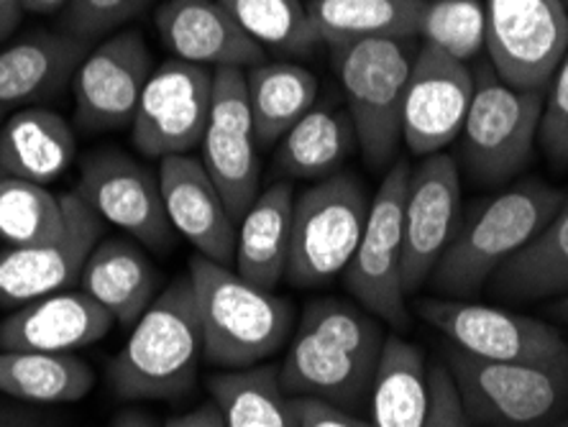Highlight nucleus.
Listing matches in <instances>:
<instances>
[{"mask_svg": "<svg viewBox=\"0 0 568 427\" xmlns=\"http://www.w3.org/2000/svg\"><path fill=\"white\" fill-rule=\"evenodd\" d=\"M369 205V192L351 172L333 174L295 195L284 279L305 289L323 287L346 272L362 241Z\"/></svg>", "mask_w": 568, "mask_h": 427, "instance_id": "obj_7", "label": "nucleus"}, {"mask_svg": "<svg viewBox=\"0 0 568 427\" xmlns=\"http://www.w3.org/2000/svg\"><path fill=\"white\" fill-rule=\"evenodd\" d=\"M159 190L174 233L197 248V256L231 266L236 254V221L203 159L178 154L159 164Z\"/></svg>", "mask_w": 568, "mask_h": 427, "instance_id": "obj_19", "label": "nucleus"}, {"mask_svg": "<svg viewBox=\"0 0 568 427\" xmlns=\"http://www.w3.org/2000/svg\"><path fill=\"white\" fill-rule=\"evenodd\" d=\"M149 0H72L62 16V31L93 44L144 11Z\"/></svg>", "mask_w": 568, "mask_h": 427, "instance_id": "obj_36", "label": "nucleus"}, {"mask_svg": "<svg viewBox=\"0 0 568 427\" xmlns=\"http://www.w3.org/2000/svg\"><path fill=\"white\" fill-rule=\"evenodd\" d=\"M430 384V413L428 427H471L469 415L458 397L456 384L450 379L448 368L438 364L428 372Z\"/></svg>", "mask_w": 568, "mask_h": 427, "instance_id": "obj_38", "label": "nucleus"}, {"mask_svg": "<svg viewBox=\"0 0 568 427\" xmlns=\"http://www.w3.org/2000/svg\"><path fill=\"white\" fill-rule=\"evenodd\" d=\"M203 358V328L190 274L174 279L113 358L108 382L121 399H178L192 392Z\"/></svg>", "mask_w": 568, "mask_h": 427, "instance_id": "obj_3", "label": "nucleus"}, {"mask_svg": "<svg viewBox=\"0 0 568 427\" xmlns=\"http://www.w3.org/2000/svg\"><path fill=\"white\" fill-rule=\"evenodd\" d=\"M154 23L172 60L215 70H252L264 49L233 21L219 0H166Z\"/></svg>", "mask_w": 568, "mask_h": 427, "instance_id": "obj_20", "label": "nucleus"}, {"mask_svg": "<svg viewBox=\"0 0 568 427\" xmlns=\"http://www.w3.org/2000/svg\"><path fill=\"white\" fill-rule=\"evenodd\" d=\"M384 333L379 323L341 299H315L300 317L287 358L280 368L290 397H313L354 407L372 392Z\"/></svg>", "mask_w": 568, "mask_h": 427, "instance_id": "obj_1", "label": "nucleus"}, {"mask_svg": "<svg viewBox=\"0 0 568 427\" xmlns=\"http://www.w3.org/2000/svg\"><path fill=\"white\" fill-rule=\"evenodd\" d=\"M474 98V70L420 44L403 103V141L417 156L438 154L462 136Z\"/></svg>", "mask_w": 568, "mask_h": 427, "instance_id": "obj_18", "label": "nucleus"}, {"mask_svg": "<svg viewBox=\"0 0 568 427\" xmlns=\"http://www.w3.org/2000/svg\"><path fill=\"white\" fill-rule=\"evenodd\" d=\"M561 3H564V8L568 11V0H561Z\"/></svg>", "mask_w": 568, "mask_h": 427, "instance_id": "obj_47", "label": "nucleus"}, {"mask_svg": "<svg viewBox=\"0 0 568 427\" xmlns=\"http://www.w3.org/2000/svg\"><path fill=\"white\" fill-rule=\"evenodd\" d=\"M103 223L126 231L152 251L174 244V231L164 211L159 177L121 149H98L82 159L78 192Z\"/></svg>", "mask_w": 568, "mask_h": 427, "instance_id": "obj_15", "label": "nucleus"}, {"mask_svg": "<svg viewBox=\"0 0 568 427\" xmlns=\"http://www.w3.org/2000/svg\"><path fill=\"white\" fill-rule=\"evenodd\" d=\"M21 19H23L21 0H0V41H6L16 29H19Z\"/></svg>", "mask_w": 568, "mask_h": 427, "instance_id": "obj_42", "label": "nucleus"}, {"mask_svg": "<svg viewBox=\"0 0 568 427\" xmlns=\"http://www.w3.org/2000/svg\"><path fill=\"white\" fill-rule=\"evenodd\" d=\"M152 72V52L136 31L113 33L90 49L72 78L80 129L100 133L131 125Z\"/></svg>", "mask_w": 568, "mask_h": 427, "instance_id": "obj_17", "label": "nucleus"}, {"mask_svg": "<svg viewBox=\"0 0 568 427\" xmlns=\"http://www.w3.org/2000/svg\"><path fill=\"white\" fill-rule=\"evenodd\" d=\"M0 172H3V170H0Z\"/></svg>", "mask_w": 568, "mask_h": 427, "instance_id": "obj_48", "label": "nucleus"}, {"mask_svg": "<svg viewBox=\"0 0 568 427\" xmlns=\"http://www.w3.org/2000/svg\"><path fill=\"white\" fill-rule=\"evenodd\" d=\"M548 315H550V317H556V321H561V323H566V325H568V295L556 297L554 303L548 305Z\"/></svg>", "mask_w": 568, "mask_h": 427, "instance_id": "obj_45", "label": "nucleus"}, {"mask_svg": "<svg viewBox=\"0 0 568 427\" xmlns=\"http://www.w3.org/2000/svg\"><path fill=\"white\" fill-rule=\"evenodd\" d=\"M548 427H568V415L564 417V420H558V423H554V425H548Z\"/></svg>", "mask_w": 568, "mask_h": 427, "instance_id": "obj_46", "label": "nucleus"}, {"mask_svg": "<svg viewBox=\"0 0 568 427\" xmlns=\"http://www.w3.org/2000/svg\"><path fill=\"white\" fill-rule=\"evenodd\" d=\"M487 52L497 78L517 90H546L568 52L561 0H487Z\"/></svg>", "mask_w": 568, "mask_h": 427, "instance_id": "obj_11", "label": "nucleus"}, {"mask_svg": "<svg viewBox=\"0 0 568 427\" xmlns=\"http://www.w3.org/2000/svg\"><path fill=\"white\" fill-rule=\"evenodd\" d=\"M358 149L372 170H387L403 141V103L417 49L413 41L369 39L333 47Z\"/></svg>", "mask_w": 568, "mask_h": 427, "instance_id": "obj_5", "label": "nucleus"}, {"mask_svg": "<svg viewBox=\"0 0 568 427\" xmlns=\"http://www.w3.org/2000/svg\"><path fill=\"white\" fill-rule=\"evenodd\" d=\"M262 49L290 57L311 54L321 44L307 6L300 0H219Z\"/></svg>", "mask_w": 568, "mask_h": 427, "instance_id": "obj_33", "label": "nucleus"}, {"mask_svg": "<svg viewBox=\"0 0 568 427\" xmlns=\"http://www.w3.org/2000/svg\"><path fill=\"white\" fill-rule=\"evenodd\" d=\"M203 164L233 221H241L258 195V141L244 70H213L211 115L203 136Z\"/></svg>", "mask_w": 568, "mask_h": 427, "instance_id": "obj_14", "label": "nucleus"}, {"mask_svg": "<svg viewBox=\"0 0 568 427\" xmlns=\"http://www.w3.org/2000/svg\"><path fill=\"white\" fill-rule=\"evenodd\" d=\"M446 368L474 423L540 427L568 413V366L484 362L450 348Z\"/></svg>", "mask_w": 568, "mask_h": 427, "instance_id": "obj_8", "label": "nucleus"}, {"mask_svg": "<svg viewBox=\"0 0 568 427\" xmlns=\"http://www.w3.org/2000/svg\"><path fill=\"white\" fill-rule=\"evenodd\" d=\"M90 49L64 31H33L0 49V121L62 92Z\"/></svg>", "mask_w": 568, "mask_h": 427, "instance_id": "obj_21", "label": "nucleus"}, {"mask_svg": "<svg viewBox=\"0 0 568 427\" xmlns=\"http://www.w3.org/2000/svg\"><path fill=\"white\" fill-rule=\"evenodd\" d=\"M74 159V131L49 108H23L0 125V170L11 177L47 187L70 170Z\"/></svg>", "mask_w": 568, "mask_h": 427, "instance_id": "obj_23", "label": "nucleus"}, {"mask_svg": "<svg viewBox=\"0 0 568 427\" xmlns=\"http://www.w3.org/2000/svg\"><path fill=\"white\" fill-rule=\"evenodd\" d=\"M292 407L300 420V427H369V423L348 415L346 409L328 405L313 397H292Z\"/></svg>", "mask_w": 568, "mask_h": 427, "instance_id": "obj_39", "label": "nucleus"}, {"mask_svg": "<svg viewBox=\"0 0 568 427\" xmlns=\"http://www.w3.org/2000/svg\"><path fill=\"white\" fill-rule=\"evenodd\" d=\"M64 225L37 244L0 251V307L16 309L80 282L82 266L103 238V221L70 192Z\"/></svg>", "mask_w": 568, "mask_h": 427, "instance_id": "obj_13", "label": "nucleus"}, {"mask_svg": "<svg viewBox=\"0 0 568 427\" xmlns=\"http://www.w3.org/2000/svg\"><path fill=\"white\" fill-rule=\"evenodd\" d=\"M213 70L180 60L159 64L141 92L131 123L139 154L166 159L187 154L203 144L211 115Z\"/></svg>", "mask_w": 568, "mask_h": 427, "instance_id": "obj_12", "label": "nucleus"}, {"mask_svg": "<svg viewBox=\"0 0 568 427\" xmlns=\"http://www.w3.org/2000/svg\"><path fill=\"white\" fill-rule=\"evenodd\" d=\"M113 317L88 292H54L16 307L0 321V350L72 354L93 346L113 328Z\"/></svg>", "mask_w": 568, "mask_h": 427, "instance_id": "obj_22", "label": "nucleus"}, {"mask_svg": "<svg viewBox=\"0 0 568 427\" xmlns=\"http://www.w3.org/2000/svg\"><path fill=\"white\" fill-rule=\"evenodd\" d=\"M195 287L203 358L223 368H252L290 340L292 305L272 289L256 287L239 272L195 256L190 262Z\"/></svg>", "mask_w": 568, "mask_h": 427, "instance_id": "obj_4", "label": "nucleus"}, {"mask_svg": "<svg viewBox=\"0 0 568 427\" xmlns=\"http://www.w3.org/2000/svg\"><path fill=\"white\" fill-rule=\"evenodd\" d=\"M566 197L542 180H523L474 211L430 274L433 289L448 299L479 295L507 258L530 244L554 221Z\"/></svg>", "mask_w": 568, "mask_h": 427, "instance_id": "obj_2", "label": "nucleus"}, {"mask_svg": "<svg viewBox=\"0 0 568 427\" xmlns=\"http://www.w3.org/2000/svg\"><path fill=\"white\" fill-rule=\"evenodd\" d=\"M225 427H300L277 366H252L207 382Z\"/></svg>", "mask_w": 568, "mask_h": 427, "instance_id": "obj_32", "label": "nucleus"}, {"mask_svg": "<svg viewBox=\"0 0 568 427\" xmlns=\"http://www.w3.org/2000/svg\"><path fill=\"white\" fill-rule=\"evenodd\" d=\"M489 287L509 303L568 295V192L554 221L491 274Z\"/></svg>", "mask_w": 568, "mask_h": 427, "instance_id": "obj_27", "label": "nucleus"}, {"mask_svg": "<svg viewBox=\"0 0 568 427\" xmlns=\"http://www.w3.org/2000/svg\"><path fill=\"white\" fill-rule=\"evenodd\" d=\"M0 427H49L47 417L23 407L0 405Z\"/></svg>", "mask_w": 568, "mask_h": 427, "instance_id": "obj_41", "label": "nucleus"}, {"mask_svg": "<svg viewBox=\"0 0 568 427\" xmlns=\"http://www.w3.org/2000/svg\"><path fill=\"white\" fill-rule=\"evenodd\" d=\"M72 0H21L23 13H37V16H47V13H57V11H67Z\"/></svg>", "mask_w": 568, "mask_h": 427, "instance_id": "obj_44", "label": "nucleus"}, {"mask_svg": "<svg viewBox=\"0 0 568 427\" xmlns=\"http://www.w3.org/2000/svg\"><path fill=\"white\" fill-rule=\"evenodd\" d=\"M410 172L405 159H397L384 172L379 190L372 195L362 241L346 270V289L358 305L395 328H407L410 323L403 287V215Z\"/></svg>", "mask_w": 568, "mask_h": 427, "instance_id": "obj_10", "label": "nucleus"}, {"mask_svg": "<svg viewBox=\"0 0 568 427\" xmlns=\"http://www.w3.org/2000/svg\"><path fill=\"white\" fill-rule=\"evenodd\" d=\"M80 284L115 323L133 325L156 299L159 272L131 241L100 238L82 266Z\"/></svg>", "mask_w": 568, "mask_h": 427, "instance_id": "obj_24", "label": "nucleus"}, {"mask_svg": "<svg viewBox=\"0 0 568 427\" xmlns=\"http://www.w3.org/2000/svg\"><path fill=\"white\" fill-rule=\"evenodd\" d=\"M248 105L258 146L280 139L317 103V78L307 67L292 62H262L248 70Z\"/></svg>", "mask_w": 568, "mask_h": 427, "instance_id": "obj_31", "label": "nucleus"}, {"mask_svg": "<svg viewBox=\"0 0 568 427\" xmlns=\"http://www.w3.org/2000/svg\"><path fill=\"white\" fill-rule=\"evenodd\" d=\"M369 397V427H428L430 384L423 350L387 336Z\"/></svg>", "mask_w": 568, "mask_h": 427, "instance_id": "obj_28", "label": "nucleus"}, {"mask_svg": "<svg viewBox=\"0 0 568 427\" xmlns=\"http://www.w3.org/2000/svg\"><path fill=\"white\" fill-rule=\"evenodd\" d=\"M164 427H225V420L215 401L190 409L185 415H174L164 423Z\"/></svg>", "mask_w": 568, "mask_h": 427, "instance_id": "obj_40", "label": "nucleus"}, {"mask_svg": "<svg viewBox=\"0 0 568 427\" xmlns=\"http://www.w3.org/2000/svg\"><path fill=\"white\" fill-rule=\"evenodd\" d=\"M425 0H311L307 13L325 47L369 39H417Z\"/></svg>", "mask_w": 568, "mask_h": 427, "instance_id": "obj_29", "label": "nucleus"}, {"mask_svg": "<svg viewBox=\"0 0 568 427\" xmlns=\"http://www.w3.org/2000/svg\"><path fill=\"white\" fill-rule=\"evenodd\" d=\"M538 141L548 164L556 172L568 170V52L564 54L561 64L556 67L554 78L546 88V100H542V115Z\"/></svg>", "mask_w": 568, "mask_h": 427, "instance_id": "obj_37", "label": "nucleus"}, {"mask_svg": "<svg viewBox=\"0 0 568 427\" xmlns=\"http://www.w3.org/2000/svg\"><path fill=\"white\" fill-rule=\"evenodd\" d=\"M462 174L454 156L430 154L410 172L403 215V287L413 295L430 279L462 228Z\"/></svg>", "mask_w": 568, "mask_h": 427, "instance_id": "obj_16", "label": "nucleus"}, {"mask_svg": "<svg viewBox=\"0 0 568 427\" xmlns=\"http://www.w3.org/2000/svg\"><path fill=\"white\" fill-rule=\"evenodd\" d=\"M95 372L74 354L0 350V392L29 405H70L93 389Z\"/></svg>", "mask_w": 568, "mask_h": 427, "instance_id": "obj_30", "label": "nucleus"}, {"mask_svg": "<svg viewBox=\"0 0 568 427\" xmlns=\"http://www.w3.org/2000/svg\"><path fill=\"white\" fill-rule=\"evenodd\" d=\"M417 39L450 60L469 64L487 49V19L479 0H425Z\"/></svg>", "mask_w": 568, "mask_h": 427, "instance_id": "obj_35", "label": "nucleus"}, {"mask_svg": "<svg viewBox=\"0 0 568 427\" xmlns=\"http://www.w3.org/2000/svg\"><path fill=\"white\" fill-rule=\"evenodd\" d=\"M542 100L546 90L509 88L489 62L476 67L474 98L458 136V159L476 182L503 184L530 164Z\"/></svg>", "mask_w": 568, "mask_h": 427, "instance_id": "obj_6", "label": "nucleus"}, {"mask_svg": "<svg viewBox=\"0 0 568 427\" xmlns=\"http://www.w3.org/2000/svg\"><path fill=\"white\" fill-rule=\"evenodd\" d=\"M292 207H295L292 184L274 182L272 187L258 192L239 221L233 264H236V272L256 287L274 289L287 274Z\"/></svg>", "mask_w": 568, "mask_h": 427, "instance_id": "obj_25", "label": "nucleus"}, {"mask_svg": "<svg viewBox=\"0 0 568 427\" xmlns=\"http://www.w3.org/2000/svg\"><path fill=\"white\" fill-rule=\"evenodd\" d=\"M358 146L348 111L333 103H315L303 119L284 133L277 146V170L295 180H315L341 172Z\"/></svg>", "mask_w": 568, "mask_h": 427, "instance_id": "obj_26", "label": "nucleus"}, {"mask_svg": "<svg viewBox=\"0 0 568 427\" xmlns=\"http://www.w3.org/2000/svg\"><path fill=\"white\" fill-rule=\"evenodd\" d=\"M417 313L454 348L484 362L568 366V338L538 317L448 297H420Z\"/></svg>", "mask_w": 568, "mask_h": 427, "instance_id": "obj_9", "label": "nucleus"}, {"mask_svg": "<svg viewBox=\"0 0 568 427\" xmlns=\"http://www.w3.org/2000/svg\"><path fill=\"white\" fill-rule=\"evenodd\" d=\"M64 215V195L0 172V244H37L62 228Z\"/></svg>", "mask_w": 568, "mask_h": 427, "instance_id": "obj_34", "label": "nucleus"}, {"mask_svg": "<svg viewBox=\"0 0 568 427\" xmlns=\"http://www.w3.org/2000/svg\"><path fill=\"white\" fill-rule=\"evenodd\" d=\"M111 427H159L152 415L141 413V409H126V413L115 415Z\"/></svg>", "mask_w": 568, "mask_h": 427, "instance_id": "obj_43", "label": "nucleus"}]
</instances>
